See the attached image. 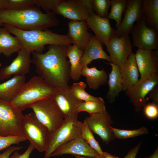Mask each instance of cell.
I'll use <instances>...</instances> for the list:
<instances>
[{
	"instance_id": "obj_1",
	"label": "cell",
	"mask_w": 158,
	"mask_h": 158,
	"mask_svg": "<svg viewBox=\"0 0 158 158\" xmlns=\"http://www.w3.org/2000/svg\"><path fill=\"white\" fill-rule=\"evenodd\" d=\"M67 47L49 45L44 53L31 52L32 63L38 75L54 88L70 86V65L67 59Z\"/></svg>"
},
{
	"instance_id": "obj_2",
	"label": "cell",
	"mask_w": 158,
	"mask_h": 158,
	"mask_svg": "<svg viewBox=\"0 0 158 158\" xmlns=\"http://www.w3.org/2000/svg\"><path fill=\"white\" fill-rule=\"evenodd\" d=\"M19 11H0V23L23 30H46L58 25L59 22L52 12L43 13L37 6Z\"/></svg>"
},
{
	"instance_id": "obj_3",
	"label": "cell",
	"mask_w": 158,
	"mask_h": 158,
	"mask_svg": "<svg viewBox=\"0 0 158 158\" xmlns=\"http://www.w3.org/2000/svg\"><path fill=\"white\" fill-rule=\"evenodd\" d=\"M10 33L19 40L21 48L32 52L42 53L44 46L47 44L68 45L74 42L68 35L53 32L49 30H23L8 24L3 25Z\"/></svg>"
},
{
	"instance_id": "obj_4",
	"label": "cell",
	"mask_w": 158,
	"mask_h": 158,
	"mask_svg": "<svg viewBox=\"0 0 158 158\" xmlns=\"http://www.w3.org/2000/svg\"><path fill=\"white\" fill-rule=\"evenodd\" d=\"M55 88L40 76H34L23 85L10 102L22 111L34 103L52 97Z\"/></svg>"
},
{
	"instance_id": "obj_5",
	"label": "cell",
	"mask_w": 158,
	"mask_h": 158,
	"mask_svg": "<svg viewBox=\"0 0 158 158\" xmlns=\"http://www.w3.org/2000/svg\"><path fill=\"white\" fill-rule=\"evenodd\" d=\"M21 128L24 136L38 151L46 150L50 136L48 128L37 119L33 112L23 115Z\"/></svg>"
},
{
	"instance_id": "obj_6",
	"label": "cell",
	"mask_w": 158,
	"mask_h": 158,
	"mask_svg": "<svg viewBox=\"0 0 158 158\" xmlns=\"http://www.w3.org/2000/svg\"><path fill=\"white\" fill-rule=\"evenodd\" d=\"M28 108L32 110L37 119L48 128L51 135L58 129L64 121L63 115L52 97L34 103Z\"/></svg>"
},
{
	"instance_id": "obj_7",
	"label": "cell",
	"mask_w": 158,
	"mask_h": 158,
	"mask_svg": "<svg viewBox=\"0 0 158 158\" xmlns=\"http://www.w3.org/2000/svg\"><path fill=\"white\" fill-rule=\"evenodd\" d=\"M82 122L77 119H64L62 125L50 135L44 158H49L61 145L73 139L81 137Z\"/></svg>"
},
{
	"instance_id": "obj_8",
	"label": "cell",
	"mask_w": 158,
	"mask_h": 158,
	"mask_svg": "<svg viewBox=\"0 0 158 158\" xmlns=\"http://www.w3.org/2000/svg\"><path fill=\"white\" fill-rule=\"evenodd\" d=\"M22 111L10 102L0 100V135H22L21 128Z\"/></svg>"
},
{
	"instance_id": "obj_9",
	"label": "cell",
	"mask_w": 158,
	"mask_h": 158,
	"mask_svg": "<svg viewBox=\"0 0 158 158\" xmlns=\"http://www.w3.org/2000/svg\"><path fill=\"white\" fill-rule=\"evenodd\" d=\"M158 84V73L153 74L145 78H140L125 91L136 112H138L143 109L149 100L147 95Z\"/></svg>"
},
{
	"instance_id": "obj_10",
	"label": "cell",
	"mask_w": 158,
	"mask_h": 158,
	"mask_svg": "<svg viewBox=\"0 0 158 158\" xmlns=\"http://www.w3.org/2000/svg\"><path fill=\"white\" fill-rule=\"evenodd\" d=\"M158 32L147 25L143 17L134 25L131 31L132 45L138 49L150 50L158 49Z\"/></svg>"
},
{
	"instance_id": "obj_11",
	"label": "cell",
	"mask_w": 158,
	"mask_h": 158,
	"mask_svg": "<svg viewBox=\"0 0 158 158\" xmlns=\"http://www.w3.org/2000/svg\"><path fill=\"white\" fill-rule=\"evenodd\" d=\"M52 97L62 112L64 119H78L77 109L83 102L77 98L70 86L55 88Z\"/></svg>"
},
{
	"instance_id": "obj_12",
	"label": "cell",
	"mask_w": 158,
	"mask_h": 158,
	"mask_svg": "<svg viewBox=\"0 0 158 158\" xmlns=\"http://www.w3.org/2000/svg\"><path fill=\"white\" fill-rule=\"evenodd\" d=\"M85 119L92 132L99 135L106 145L115 138L111 126L113 121L107 111L90 114Z\"/></svg>"
},
{
	"instance_id": "obj_13",
	"label": "cell",
	"mask_w": 158,
	"mask_h": 158,
	"mask_svg": "<svg viewBox=\"0 0 158 158\" xmlns=\"http://www.w3.org/2000/svg\"><path fill=\"white\" fill-rule=\"evenodd\" d=\"M129 35H114L105 44L111 63L122 66L132 52V46Z\"/></svg>"
},
{
	"instance_id": "obj_14",
	"label": "cell",
	"mask_w": 158,
	"mask_h": 158,
	"mask_svg": "<svg viewBox=\"0 0 158 158\" xmlns=\"http://www.w3.org/2000/svg\"><path fill=\"white\" fill-rule=\"evenodd\" d=\"M142 0H127L124 17L115 30L114 35L120 37L130 33L134 23L142 16Z\"/></svg>"
},
{
	"instance_id": "obj_15",
	"label": "cell",
	"mask_w": 158,
	"mask_h": 158,
	"mask_svg": "<svg viewBox=\"0 0 158 158\" xmlns=\"http://www.w3.org/2000/svg\"><path fill=\"white\" fill-rule=\"evenodd\" d=\"M31 54L30 51L21 48L11 63L1 69L0 79L8 78L12 75L25 76L30 71Z\"/></svg>"
},
{
	"instance_id": "obj_16",
	"label": "cell",
	"mask_w": 158,
	"mask_h": 158,
	"mask_svg": "<svg viewBox=\"0 0 158 158\" xmlns=\"http://www.w3.org/2000/svg\"><path fill=\"white\" fill-rule=\"evenodd\" d=\"M68 154L101 158L99 154L81 137L73 139L59 146L52 153L50 157Z\"/></svg>"
},
{
	"instance_id": "obj_17",
	"label": "cell",
	"mask_w": 158,
	"mask_h": 158,
	"mask_svg": "<svg viewBox=\"0 0 158 158\" xmlns=\"http://www.w3.org/2000/svg\"><path fill=\"white\" fill-rule=\"evenodd\" d=\"M134 55L140 78H145L153 74L158 73L157 50L138 49Z\"/></svg>"
},
{
	"instance_id": "obj_18",
	"label": "cell",
	"mask_w": 158,
	"mask_h": 158,
	"mask_svg": "<svg viewBox=\"0 0 158 158\" xmlns=\"http://www.w3.org/2000/svg\"><path fill=\"white\" fill-rule=\"evenodd\" d=\"M86 21L88 28L92 30L94 35L102 44L105 45L114 35L115 30L111 27L108 17H102L94 13Z\"/></svg>"
},
{
	"instance_id": "obj_19",
	"label": "cell",
	"mask_w": 158,
	"mask_h": 158,
	"mask_svg": "<svg viewBox=\"0 0 158 158\" xmlns=\"http://www.w3.org/2000/svg\"><path fill=\"white\" fill-rule=\"evenodd\" d=\"M55 14L77 21H86L90 16L79 0H62L56 8Z\"/></svg>"
},
{
	"instance_id": "obj_20",
	"label": "cell",
	"mask_w": 158,
	"mask_h": 158,
	"mask_svg": "<svg viewBox=\"0 0 158 158\" xmlns=\"http://www.w3.org/2000/svg\"><path fill=\"white\" fill-rule=\"evenodd\" d=\"M99 59L111 63L109 56L104 51L102 43L94 35H91L81 58V66L83 68L87 66L92 61Z\"/></svg>"
},
{
	"instance_id": "obj_21",
	"label": "cell",
	"mask_w": 158,
	"mask_h": 158,
	"mask_svg": "<svg viewBox=\"0 0 158 158\" xmlns=\"http://www.w3.org/2000/svg\"><path fill=\"white\" fill-rule=\"evenodd\" d=\"M67 35L80 49L84 50L91 34L88 31L86 21L70 20L68 23Z\"/></svg>"
},
{
	"instance_id": "obj_22",
	"label": "cell",
	"mask_w": 158,
	"mask_h": 158,
	"mask_svg": "<svg viewBox=\"0 0 158 158\" xmlns=\"http://www.w3.org/2000/svg\"><path fill=\"white\" fill-rule=\"evenodd\" d=\"M120 71L123 80V91L129 89L139 80V72L133 52L120 67Z\"/></svg>"
},
{
	"instance_id": "obj_23",
	"label": "cell",
	"mask_w": 158,
	"mask_h": 158,
	"mask_svg": "<svg viewBox=\"0 0 158 158\" xmlns=\"http://www.w3.org/2000/svg\"><path fill=\"white\" fill-rule=\"evenodd\" d=\"M111 65V70L108 75L107 83L109 86V90L106 98L109 103H113L123 91V80L120 73V67L112 63H108Z\"/></svg>"
},
{
	"instance_id": "obj_24",
	"label": "cell",
	"mask_w": 158,
	"mask_h": 158,
	"mask_svg": "<svg viewBox=\"0 0 158 158\" xmlns=\"http://www.w3.org/2000/svg\"><path fill=\"white\" fill-rule=\"evenodd\" d=\"M20 42L16 36H13L4 27L0 26V55L8 58L21 49Z\"/></svg>"
},
{
	"instance_id": "obj_25",
	"label": "cell",
	"mask_w": 158,
	"mask_h": 158,
	"mask_svg": "<svg viewBox=\"0 0 158 158\" xmlns=\"http://www.w3.org/2000/svg\"><path fill=\"white\" fill-rule=\"evenodd\" d=\"M25 76L15 75L0 84V100L10 102L25 83Z\"/></svg>"
},
{
	"instance_id": "obj_26",
	"label": "cell",
	"mask_w": 158,
	"mask_h": 158,
	"mask_svg": "<svg viewBox=\"0 0 158 158\" xmlns=\"http://www.w3.org/2000/svg\"><path fill=\"white\" fill-rule=\"evenodd\" d=\"M81 75L86 78L87 85L94 90L98 89L100 86L107 83L108 75L104 69L99 70L96 67L89 68L88 66L83 68Z\"/></svg>"
},
{
	"instance_id": "obj_27",
	"label": "cell",
	"mask_w": 158,
	"mask_h": 158,
	"mask_svg": "<svg viewBox=\"0 0 158 158\" xmlns=\"http://www.w3.org/2000/svg\"><path fill=\"white\" fill-rule=\"evenodd\" d=\"M84 51L79 49L75 44L67 46L66 55L69 60L70 77L74 81H78L81 75L83 67L81 60Z\"/></svg>"
},
{
	"instance_id": "obj_28",
	"label": "cell",
	"mask_w": 158,
	"mask_h": 158,
	"mask_svg": "<svg viewBox=\"0 0 158 158\" xmlns=\"http://www.w3.org/2000/svg\"><path fill=\"white\" fill-rule=\"evenodd\" d=\"M142 12L147 26L158 32V0H143Z\"/></svg>"
},
{
	"instance_id": "obj_29",
	"label": "cell",
	"mask_w": 158,
	"mask_h": 158,
	"mask_svg": "<svg viewBox=\"0 0 158 158\" xmlns=\"http://www.w3.org/2000/svg\"><path fill=\"white\" fill-rule=\"evenodd\" d=\"M77 110L78 113L85 111L90 114L107 111L104 101L101 97H98V99L95 100L83 102L78 107Z\"/></svg>"
},
{
	"instance_id": "obj_30",
	"label": "cell",
	"mask_w": 158,
	"mask_h": 158,
	"mask_svg": "<svg viewBox=\"0 0 158 158\" xmlns=\"http://www.w3.org/2000/svg\"><path fill=\"white\" fill-rule=\"evenodd\" d=\"M127 0H111V10L108 18L114 20L116 22V27L120 25L122 14L126 7Z\"/></svg>"
},
{
	"instance_id": "obj_31",
	"label": "cell",
	"mask_w": 158,
	"mask_h": 158,
	"mask_svg": "<svg viewBox=\"0 0 158 158\" xmlns=\"http://www.w3.org/2000/svg\"><path fill=\"white\" fill-rule=\"evenodd\" d=\"M81 137L99 154L101 158H104L101 146L94 137L93 133L90 129L85 119L82 123L81 127Z\"/></svg>"
},
{
	"instance_id": "obj_32",
	"label": "cell",
	"mask_w": 158,
	"mask_h": 158,
	"mask_svg": "<svg viewBox=\"0 0 158 158\" xmlns=\"http://www.w3.org/2000/svg\"><path fill=\"white\" fill-rule=\"evenodd\" d=\"M86 85V83L83 81H80L74 83L70 87L75 97L83 102L97 99L98 97L90 95L85 91Z\"/></svg>"
},
{
	"instance_id": "obj_33",
	"label": "cell",
	"mask_w": 158,
	"mask_h": 158,
	"mask_svg": "<svg viewBox=\"0 0 158 158\" xmlns=\"http://www.w3.org/2000/svg\"><path fill=\"white\" fill-rule=\"evenodd\" d=\"M115 138L125 139L132 138L140 135L147 134L148 133V128L145 127H142L137 129L127 130L119 129L112 127Z\"/></svg>"
},
{
	"instance_id": "obj_34",
	"label": "cell",
	"mask_w": 158,
	"mask_h": 158,
	"mask_svg": "<svg viewBox=\"0 0 158 158\" xmlns=\"http://www.w3.org/2000/svg\"><path fill=\"white\" fill-rule=\"evenodd\" d=\"M94 11L97 16L107 18L109 10L111 6L110 0H92Z\"/></svg>"
},
{
	"instance_id": "obj_35",
	"label": "cell",
	"mask_w": 158,
	"mask_h": 158,
	"mask_svg": "<svg viewBox=\"0 0 158 158\" xmlns=\"http://www.w3.org/2000/svg\"><path fill=\"white\" fill-rule=\"evenodd\" d=\"M27 140L23 135L9 136L0 135V151L7 149L12 145L17 144Z\"/></svg>"
},
{
	"instance_id": "obj_36",
	"label": "cell",
	"mask_w": 158,
	"mask_h": 158,
	"mask_svg": "<svg viewBox=\"0 0 158 158\" xmlns=\"http://www.w3.org/2000/svg\"><path fill=\"white\" fill-rule=\"evenodd\" d=\"M35 6L33 0H8L7 10H22L32 8Z\"/></svg>"
},
{
	"instance_id": "obj_37",
	"label": "cell",
	"mask_w": 158,
	"mask_h": 158,
	"mask_svg": "<svg viewBox=\"0 0 158 158\" xmlns=\"http://www.w3.org/2000/svg\"><path fill=\"white\" fill-rule=\"evenodd\" d=\"M62 0H33L35 5L41 7L45 13L52 12L54 14L56 8Z\"/></svg>"
},
{
	"instance_id": "obj_38",
	"label": "cell",
	"mask_w": 158,
	"mask_h": 158,
	"mask_svg": "<svg viewBox=\"0 0 158 158\" xmlns=\"http://www.w3.org/2000/svg\"><path fill=\"white\" fill-rule=\"evenodd\" d=\"M143 108L144 114L148 119L153 120L158 118V104L152 102L147 103Z\"/></svg>"
},
{
	"instance_id": "obj_39",
	"label": "cell",
	"mask_w": 158,
	"mask_h": 158,
	"mask_svg": "<svg viewBox=\"0 0 158 158\" xmlns=\"http://www.w3.org/2000/svg\"><path fill=\"white\" fill-rule=\"evenodd\" d=\"M35 149V147L30 143L27 149L23 153L20 154L18 151L16 150L14 151L8 158H29L31 154Z\"/></svg>"
},
{
	"instance_id": "obj_40",
	"label": "cell",
	"mask_w": 158,
	"mask_h": 158,
	"mask_svg": "<svg viewBox=\"0 0 158 158\" xmlns=\"http://www.w3.org/2000/svg\"><path fill=\"white\" fill-rule=\"evenodd\" d=\"M23 148L22 146H12L0 153V158H8L15 151H18Z\"/></svg>"
},
{
	"instance_id": "obj_41",
	"label": "cell",
	"mask_w": 158,
	"mask_h": 158,
	"mask_svg": "<svg viewBox=\"0 0 158 158\" xmlns=\"http://www.w3.org/2000/svg\"><path fill=\"white\" fill-rule=\"evenodd\" d=\"M141 144V142L139 143L136 146L130 150L128 154L123 158H136Z\"/></svg>"
},
{
	"instance_id": "obj_42",
	"label": "cell",
	"mask_w": 158,
	"mask_h": 158,
	"mask_svg": "<svg viewBox=\"0 0 158 158\" xmlns=\"http://www.w3.org/2000/svg\"><path fill=\"white\" fill-rule=\"evenodd\" d=\"M148 99L152 100V102L158 104V86L155 87L149 93Z\"/></svg>"
},
{
	"instance_id": "obj_43",
	"label": "cell",
	"mask_w": 158,
	"mask_h": 158,
	"mask_svg": "<svg viewBox=\"0 0 158 158\" xmlns=\"http://www.w3.org/2000/svg\"><path fill=\"white\" fill-rule=\"evenodd\" d=\"M89 12L90 16L94 13L92 0H79Z\"/></svg>"
},
{
	"instance_id": "obj_44",
	"label": "cell",
	"mask_w": 158,
	"mask_h": 158,
	"mask_svg": "<svg viewBox=\"0 0 158 158\" xmlns=\"http://www.w3.org/2000/svg\"><path fill=\"white\" fill-rule=\"evenodd\" d=\"M8 0H0V11L7 10Z\"/></svg>"
},
{
	"instance_id": "obj_45",
	"label": "cell",
	"mask_w": 158,
	"mask_h": 158,
	"mask_svg": "<svg viewBox=\"0 0 158 158\" xmlns=\"http://www.w3.org/2000/svg\"><path fill=\"white\" fill-rule=\"evenodd\" d=\"M145 158H158V146L152 154L149 156L145 157Z\"/></svg>"
},
{
	"instance_id": "obj_46",
	"label": "cell",
	"mask_w": 158,
	"mask_h": 158,
	"mask_svg": "<svg viewBox=\"0 0 158 158\" xmlns=\"http://www.w3.org/2000/svg\"><path fill=\"white\" fill-rule=\"evenodd\" d=\"M103 154L104 158H119L118 157L111 155L107 152H103Z\"/></svg>"
},
{
	"instance_id": "obj_47",
	"label": "cell",
	"mask_w": 158,
	"mask_h": 158,
	"mask_svg": "<svg viewBox=\"0 0 158 158\" xmlns=\"http://www.w3.org/2000/svg\"><path fill=\"white\" fill-rule=\"evenodd\" d=\"M76 158H95L91 157H86L77 156V155H74V156Z\"/></svg>"
},
{
	"instance_id": "obj_48",
	"label": "cell",
	"mask_w": 158,
	"mask_h": 158,
	"mask_svg": "<svg viewBox=\"0 0 158 158\" xmlns=\"http://www.w3.org/2000/svg\"><path fill=\"white\" fill-rule=\"evenodd\" d=\"M3 24V23H0V26H2Z\"/></svg>"
},
{
	"instance_id": "obj_49",
	"label": "cell",
	"mask_w": 158,
	"mask_h": 158,
	"mask_svg": "<svg viewBox=\"0 0 158 158\" xmlns=\"http://www.w3.org/2000/svg\"><path fill=\"white\" fill-rule=\"evenodd\" d=\"M1 66V63L0 62V67Z\"/></svg>"
}]
</instances>
